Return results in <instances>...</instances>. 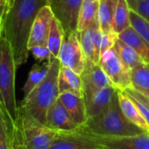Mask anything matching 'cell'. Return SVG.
<instances>
[{
    "mask_svg": "<svg viewBox=\"0 0 149 149\" xmlns=\"http://www.w3.org/2000/svg\"><path fill=\"white\" fill-rule=\"evenodd\" d=\"M100 0H84L78 17L77 31L80 32L88 28L98 16Z\"/></svg>",
    "mask_w": 149,
    "mask_h": 149,
    "instance_id": "7402d4cb",
    "label": "cell"
},
{
    "mask_svg": "<svg viewBox=\"0 0 149 149\" xmlns=\"http://www.w3.org/2000/svg\"><path fill=\"white\" fill-rule=\"evenodd\" d=\"M78 33L86 62L98 64L100 58V45L103 34L100 28L98 19H96L88 28Z\"/></svg>",
    "mask_w": 149,
    "mask_h": 149,
    "instance_id": "30bf717a",
    "label": "cell"
},
{
    "mask_svg": "<svg viewBox=\"0 0 149 149\" xmlns=\"http://www.w3.org/2000/svg\"><path fill=\"white\" fill-rule=\"evenodd\" d=\"M118 38L131 46L142 58L144 63L149 65V44L132 26L118 34Z\"/></svg>",
    "mask_w": 149,
    "mask_h": 149,
    "instance_id": "d6986e66",
    "label": "cell"
},
{
    "mask_svg": "<svg viewBox=\"0 0 149 149\" xmlns=\"http://www.w3.org/2000/svg\"><path fill=\"white\" fill-rule=\"evenodd\" d=\"M60 66L58 58L52 59L45 78L24 99L21 104L30 114L44 125L46 123L49 108L59 97L58 79Z\"/></svg>",
    "mask_w": 149,
    "mask_h": 149,
    "instance_id": "3957f363",
    "label": "cell"
},
{
    "mask_svg": "<svg viewBox=\"0 0 149 149\" xmlns=\"http://www.w3.org/2000/svg\"><path fill=\"white\" fill-rule=\"evenodd\" d=\"M15 134V123L0 105V149H12Z\"/></svg>",
    "mask_w": 149,
    "mask_h": 149,
    "instance_id": "44dd1931",
    "label": "cell"
},
{
    "mask_svg": "<svg viewBox=\"0 0 149 149\" xmlns=\"http://www.w3.org/2000/svg\"><path fill=\"white\" fill-rule=\"evenodd\" d=\"M51 2H52V0H47V5H50Z\"/></svg>",
    "mask_w": 149,
    "mask_h": 149,
    "instance_id": "f35d334b",
    "label": "cell"
},
{
    "mask_svg": "<svg viewBox=\"0 0 149 149\" xmlns=\"http://www.w3.org/2000/svg\"><path fill=\"white\" fill-rule=\"evenodd\" d=\"M131 83L136 90L149 91V65L143 64L134 69L131 72Z\"/></svg>",
    "mask_w": 149,
    "mask_h": 149,
    "instance_id": "4316f807",
    "label": "cell"
},
{
    "mask_svg": "<svg viewBox=\"0 0 149 149\" xmlns=\"http://www.w3.org/2000/svg\"><path fill=\"white\" fill-rule=\"evenodd\" d=\"M117 96L120 111L125 118L143 132L149 133L148 124L142 117L141 112L139 111L133 100L124 91L120 90L117 91Z\"/></svg>",
    "mask_w": 149,
    "mask_h": 149,
    "instance_id": "e0dca14e",
    "label": "cell"
},
{
    "mask_svg": "<svg viewBox=\"0 0 149 149\" xmlns=\"http://www.w3.org/2000/svg\"><path fill=\"white\" fill-rule=\"evenodd\" d=\"M12 149H25L24 146L23 145L20 136L16 129V126H15V134H14V141H13V148Z\"/></svg>",
    "mask_w": 149,
    "mask_h": 149,
    "instance_id": "e575fe53",
    "label": "cell"
},
{
    "mask_svg": "<svg viewBox=\"0 0 149 149\" xmlns=\"http://www.w3.org/2000/svg\"><path fill=\"white\" fill-rule=\"evenodd\" d=\"M130 24L138 34L149 44V22L130 10Z\"/></svg>",
    "mask_w": 149,
    "mask_h": 149,
    "instance_id": "83f0119b",
    "label": "cell"
},
{
    "mask_svg": "<svg viewBox=\"0 0 149 149\" xmlns=\"http://www.w3.org/2000/svg\"><path fill=\"white\" fill-rule=\"evenodd\" d=\"M49 149H105L92 134L80 127L73 132L58 133Z\"/></svg>",
    "mask_w": 149,
    "mask_h": 149,
    "instance_id": "ba28073f",
    "label": "cell"
},
{
    "mask_svg": "<svg viewBox=\"0 0 149 149\" xmlns=\"http://www.w3.org/2000/svg\"><path fill=\"white\" fill-rule=\"evenodd\" d=\"M15 126L25 149H49L58 134L38 121L22 106L18 107Z\"/></svg>",
    "mask_w": 149,
    "mask_h": 149,
    "instance_id": "5b68a950",
    "label": "cell"
},
{
    "mask_svg": "<svg viewBox=\"0 0 149 149\" xmlns=\"http://www.w3.org/2000/svg\"><path fill=\"white\" fill-rule=\"evenodd\" d=\"M117 90L114 86H109L101 89L84 91L83 98L87 119L98 115L107 108L117 95Z\"/></svg>",
    "mask_w": 149,
    "mask_h": 149,
    "instance_id": "8fae6325",
    "label": "cell"
},
{
    "mask_svg": "<svg viewBox=\"0 0 149 149\" xmlns=\"http://www.w3.org/2000/svg\"><path fill=\"white\" fill-rule=\"evenodd\" d=\"M58 100L79 127L86 123L87 115L83 96L72 93H59Z\"/></svg>",
    "mask_w": 149,
    "mask_h": 149,
    "instance_id": "2e32d148",
    "label": "cell"
},
{
    "mask_svg": "<svg viewBox=\"0 0 149 149\" xmlns=\"http://www.w3.org/2000/svg\"><path fill=\"white\" fill-rule=\"evenodd\" d=\"M136 91L139 92L141 95H143V96H145V97H147V98L149 99V91H148V90H136Z\"/></svg>",
    "mask_w": 149,
    "mask_h": 149,
    "instance_id": "8d00e7d4",
    "label": "cell"
},
{
    "mask_svg": "<svg viewBox=\"0 0 149 149\" xmlns=\"http://www.w3.org/2000/svg\"></svg>",
    "mask_w": 149,
    "mask_h": 149,
    "instance_id": "60d3db41",
    "label": "cell"
},
{
    "mask_svg": "<svg viewBox=\"0 0 149 149\" xmlns=\"http://www.w3.org/2000/svg\"><path fill=\"white\" fill-rule=\"evenodd\" d=\"M93 136L105 149H149V133L128 137Z\"/></svg>",
    "mask_w": 149,
    "mask_h": 149,
    "instance_id": "5bb4252c",
    "label": "cell"
},
{
    "mask_svg": "<svg viewBox=\"0 0 149 149\" xmlns=\"http://www.w3.org/2000/svg\"><path fill=\"white\" fill-rule=\"evenodd\" d=\"M124 92L127 93V94H128L129 96H131V97H133V98H134V99H136V100H138L140 102H141L142 104H144L149 109V99L148 98H147V97H145V96H143V95H141L139 92H137L134 88H133V87H129V88H127V89H126V90H124Z\"/></svg>",
    "mask_w": 149,
    "mask_h": 149,
    "instance_id": "1f68e13d",
    "label": "cell"
},
{
    "mask_svg": "<svg viewBox=\"0 0 149 149\" xmlns=\"http://www.w3.org/2000/svg\"><path fill=\"white\" fill-rule=\"evenodd\" d=\"M50 61H45L33 65L29 72L27 80L23 87L24 99L26 98L31 93V92L45 78L50 67Z\"/></svg>",
    "mask_w": 149,
    "mask_h": 149,
    "instance_id": "603a6c76",
    "label": "cell"
},
{
    "mask_svg": "<svg viewBox=\"0 0 149 149\" xmlns=\"http://www.w3.org/2000/svg\"><path fill=\"white\" fill-rule=\"evenodd\" d=\"M29 52L32 54L34 58L38 63H42V62H45V61L51 62L52 59H54L52 57L51 52H50L49 49L47 48V45H36V46H33L32 48H31L29 50Z\"/></svg>",
    "mask_w": 149,
    "mask_h": 149,
    "instance_id": "f1b7e54d",
    "label": "cell"
},
{
    "mask_svg": "<svg viewBox=\"0 0 149 149\" xmlns=\"http://www.w3.org/2000/svg\"><path fill=\"white\" fill-rule=\"evenodd\" d=\"M128 95V94H127ZM129 96V95H128ZM132 100H133V101L134 102V104L136 105V107H138V109H139V111L141 112V115H142V117L145 119V120L147 121V123L148 124L149 126V109L144 105V104H142L141 102H140L138 100H136V99H134V98H133V97H131V96H129Z\"/></svg>",
    "mask_w": 149,
    "mask_h": 149,
    "instance_id": "d6a6232c",
    "label": "cell"
},
{
    "mask_svg": "<svg viewBox=\"0 0 149 149\" xmlns=\"http://www.w3.org/2000/svg\"><path fill=\"white\" fill-rule=\"evenodd\" d=\"M80 127L100 137H128L145 133L125 118L120 111L117 95L107 108L98 115L88 118Z\"/></svg>",
    "mask_w": 149,
    "mask_h": 149,
    "instance_id": "7a4b0ae2",
    "label": "cell"
},
{
    "mask_svg": "<svg viewBox=\"0 0 149 149\" xmlns=\"http://www.w3.org/2000/svg\"><path fill=\"white\" fill-rule=\"evenodd\" d=\"M16 64L10 42L0 37V105L7 111L16 123L18 116V107L15 93Z\"/></svg>",
    "mask_w": 149,
    "mask_h": 149,
    "instance_id": "277c9868",
    "label": "cell"
},
{
    "mask_svg": "<svg viewBox=\"0 0 149 149\" xmlns=\"http://www.w3.org/2000/svg\"><path fill=\"white\" fill-rule=\"evenodd\" d=\"M45 126L56 133L73 132L79 128L58 99L47 112Z\"/></svg>",
    "mask_w": 149,
    "mask_h": 149,
    "instance_id": "4fadbf2b",
    "label": "cell"
},
{
    "mask_svg": "<svg viewBox=\"0 0 149 149\" xmlns=\"http://www.w3.org/2000/svg\"><path fill=\"white\" fill-rule=\"evenodd\" d=\"M58 85L59 93H72L83 96V86L81 77L79 74L69 68L60 66Z\"/></svg>",
    "mask_w": 149,
    "mask_h": 149,
    "instance_id": "ac0fdd59",
    "label": "cell"
},
{
    "mask_svg": "<svg viewBox=\"0 0 149 149\" xmlns=\"http://www.w3.org/2000/svg\"><path fill=\"white\" fill-rule=\"evenodd\" d=\"M12 1L13 0H0V15L2 18L10 7Z\"/></svg>",
    "mask_w": 149,
    "mask_h": 149,
    "instance_id": "836d02e7",
    "label": "cell"
},
{
    "mask_svg": "<svg viewBox=\"0 0 149 149\" xmlns=\"http://www.w3.org/2000/svg\"><path fill=\"white\" fill-rule=\"evenodd\" d=\"M130 26V9L126 0H119L113 20V31L120 34Z\"/></svg>",
    "mask_w": 149,
    "mask_h": 149,
    "instance_id": "484cf974",
    "label": "cell"
},
{
    "mask_svg": "<svg viewBox=\"0 0 149 149\" xmlns=\"http://www.w3.org/2000/svg\"><path fill=\"white\" fill-rule=\"evenodd\" d=\"M80 77L82 79L83 92L113 86L99 64L86 62L85 69L80 74Z\"/></svg>",
    "mask_w": 149,
    "mask_h": 149,
    "instance_id": "9a60e30c",
    "label": "cell"
},
{
    "mask_svg": "<svg viewBox=\"0 0 149 149\" xmlns=\"http://www.w3.org/2000/svg\"><path fill=\"white\" fill-rule=\"evenodd\" d=\"M0 21H2V17H1V15H0Z\"/></svg>",
    "mask_w": 149,
    "mask_h": 149,
    "instance_id": "ab89813d",
    "label": "cell"
},
{
    "mask_svg": "<svg viewBox=\"0 0 149 149\" xmlns=\"http://www.w3.org/2000/svg\"><path fill=\"white\" fill-rule=\"evenodd\" d=\"M141 1H142V0H126V2H127V3L130 10H133L136 6V4L138 3H140Z\"/></svg>",
    "mask_w": 149,
    "mask_h": 149,
    "instance_id": "d590c367",
    "label": "cell"
},
{
    "mask_svg": "<svg viewBox=\"0 0 149 149\" xmlns=\"http://www.w3.org/2000/svg\"><path fill=\"white\" fill-rule=\"evenodd\" d=\"M149 22V0H142L132 10Z\"/></svg>",
    "mask_w": 149,
    "mask_h": 149,
    "instance_id": "4dcf8cb0",
    "label": "cell"
},
{
    "mask_svg": "<svg viewBox=\"0 0 149 149\" xmlns=\"http://www.w3.org/2000/svg\"><path fill=\"white\" fill-rule=\"evenodd\" d=\"M53 17L52 10L49 5H45L39 10L31 26L28 50L36 45H46Z\"/></svg>",
    "mask_w": 149,
    "mask_h": 149,
    "instance_id": "7c38bea8",
    "label": "cell"
},
{
    "mask_svg": "<svg viewBox=\"0 0 149 149\" xmlns=\"http://www.w3.org/2000/svg\"><path fill=\"white\" fill-rule=\"evenodd\" d=\"M114 51L117 52L119 57L122 59V61L132 70L139 65H141L144 63L142 58L139 56V54L128 45L121 41L120 39H117L113 45Z\"/></svg>",
    "mask_w": 149,
    "mask_h": 149,
    "instance_id": "cb8c5ba5",
    "label": "cell"
},
{
    "mask_svg": "<svg viewBox=\"0 0 149 149\" xmlns=\"http://www.w3.org/2000/svg\"><path fill=\"white\" fill-rule=\"evenodd\" d=\"M64 38H65L64 30L60 23L58 21V19L55 17H53L52 20L50 33L47 39V44H46L47 48L49 49L51 55L53 58H58V54Z\"/></svg>",
    "mask_w": 149,
    "mask_h": 149,
    "instance_id": "d4e9b609",
    "label": "cell"
},
{
    "mask_svg": "<svg viewBox=\"0 0 149 149\" xmlns=\"http://www.w3.org/2000/svg\"><path fill=\"white\" fill-rule=\"evenodd\" d=\"M47 0H13L2 18V35L10 42L16 67L26 63L28 42L33 22Z\"/></svg>",
    "mask_w": 149,
    "mask_h": 149,
    "instance_id": "6da1fadb",
    "label": "cell"
},
{
    "mask_svg": "<svg viewBox=\"0 0 149 149\" xmlns=\"http://www.w3.org/2000/svg\"><path fill=\"white\" fill-rule=\"evenodd\" d=\"M84 0H52L50 7L60 23L65 36L77 31L79 12Z\"/></svg>",
    "mask_w": 149,
    "mask_h": 149,
    "instance_id": "9c48e42d",
    "label": "cell"
},
{
    "mask_svg": "<svg viewBox=\"0 0 149 149\" xmlns=\"http://www.w3.org/2000/svg\"><path fill=\"white\" fill-rule=\"evenodd\" d=\"M98 64L116 89L124 91L132 86V70L122 61L113 48L104 52Z\"/></svg>",
    "mask_w": 149,
    "mask_h": 149,
    "instance_id": "8992f818",
    "label": "cell"
},
{
    "mask_svg": "<svg viewBox=\"0 0 149 149\" xmlns=\"http://www.w3.org/2000/svg\"><path fill=\"white\" fill-rule=\"evenodd\" d=\"M61 66L81 74L86 66V58L79 40L78 31L65 36L58 58Z\"/></svg>",
    "mask_w": 149,
    "mask_h": 149,
    "instance_id": "52a82bcc",
    "label": "cell"
},
{
    "mask_svg": "<svg viewBox=\"0 0 149 149\" xmlns=\"http://www.w3.org/2000/svg\"><path fill=\"white\" fill-rule=\"evenodd\" d=\"M117 39H118V34L114 32L103 33L101 38V45H100V56L107 51L113 49Z\"/></svg>",
    "mask_w": 149,
    "mask_h": 149,
    "instance_id": "f546056e",
    "label": "cell"
},
{
    "mask_svg": "<svg viewBox=\"0 0 149 149\" xmlns=\"http://www.w3.org/2000/svg\"><path fill=\"white\" fill-rule=\"evenodd\" d=\"M119 0H100L97 19L103 33L113 31V20Z\"/></svg>",
    "mask_w": 149,
    "mask_h": 149,
    "instance_id": "ffe728a7",
    "label": "cell"
},
{
    "mask_svg": "<svg viewBox=\"0 0 149 149\" xmlns=\"http://www.w3.org/2000/svg\"><path fill=\"white\" fill-rule=\"evenodd\" d=\"M2 35V21H0V37Z\"/></svg>",
    "mask_w": 149,
    "mask_h": 149,
    "instance_id": "74e56055",
    "label": "cell"
}]
</instances>
